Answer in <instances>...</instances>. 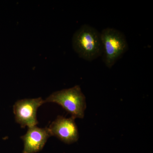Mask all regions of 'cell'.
Masks as SVG:
<instances>
[{
    "mask_svg": "<svg viewBox=\"0 0 153 153\" xmlns=\"http://www.w3.org/2000/svg\"><path fill=\"white\" fill-rule=\"evenodd\" d=\"M50 137L48 128H41L36 126L29 128L21 137L24 143L23 153H36L42 150Z\"/></svg>",
    "mask_w": 153,
    "mask_h": 153,
    "instance_id": "8992f818",
    "label": "cell"
},
{
    "mask_svg": "<svg viewBox=\"0 0 153 153\" xmlns=\"http://www.w3.org/2000/svg\"><path fill=\"white\" fill-rule=\"evenodd\" d=\"M44 102L59 105L74 119L84 118L86 99L79 85L55 91L44 100Z\"/></svg>",
    "mask_w": 153,
    "mask_h": 153,
    "instance_id": "7a4b0ae2",
    "label": "cell"
},
{
    "mask_svg": "<svg viewBox=\"0 0 153 153\" xmlns=\"http://www.w3.org/2000/svg\"><path fill=\"white\" fill-rule=\"evenodd\" d=\"M72 46L79 57L91 61L102 55L100 33L88 25H83L74 33Z\"/></svg>",
    "mask_w": 153,
    "mask_h": 153,
    "instance_id": "6da1fadb",
    "label": "cell"
},
{
    "mask_svg": "<svg viewBox=\"0 0 153 153\" xmlns=\"http://www.w3.org/2000/svg\"><path fill=\"white\" fill-rule=\"evenodd\" d=\"M74 118L57 117L49 128L51 136H55L68 144L76 142L79 139L77 126Z\"/></svg>",
    "mask_w": 153,
    "mask_h": 153,
    "instance_id": "5b68a950",
    "label": "cell"
},
{
    "mask_svg": "<svg viewBox=\"0 0 153 153\" xmlns=\"http://www.w3.org/2000/svg\"><path fill=\"white\" fill-rule=\"evenodd\" d=\"M41 97L25 99L16 102L13 105L15 120L22 128L36 126L38 123L37 112L38 108L44 103Z\"/></svg>",
    "mask_w": 153,
    "mask_h": 153,
    "instance_id": "277c9868",
    "label": "cell"
},
{
    "mask_svg": "<svg viewBox=\"0 0 153 153\" xmlns=\"http://www.w3.org/2000/svg\"><path fill=\"white\" fill-rule=\"evenodd\" d=\"M102 58L106 67L111 68L128 49L123 33L114 28H107L100 33Z\"/></svg>",
    "mask_w": 153,
    "mask_h": 153,
    "instance_id": "3957f363",
    "label": "cell"
}]
</instances>
